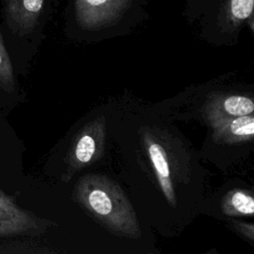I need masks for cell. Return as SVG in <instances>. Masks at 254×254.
Here are the masks:
<instances>
[{"label": "cell", "instance_id": "cell-10", "mask_svg": "<svg viewBox=\"0 0 254 254\" xmlns=\"http://www.w3.org/2000/svg\"><path fill=\"white\" fill-rule=\"evenodd\" d=\"M253 10V0H230V11L236 20L247 19Z\"/></svg>", "mask_w": 254, "mask_h": 254}, {"label": "cell", "instance_id": "cell-9", "mask_svg": "<svg viewBox=\"0 0 254 254\" xmlns=\"http://www.w3.org/2000/svg\"><path fill=\"white\" fill-rule=\"evenodd\" d=\"M222 210L226 215H252L254 199L250 192L242 190L229 191L222 200Z\"/></svg>", "mask_w": 254, "mask_h": 254}, {"label": "cell", "instance_id": "cell-2", "mask_svg": "<svg viewBox=\"0 0 254 254\" xmlns=\"http://www.w3.org/2000/svg\"><path fill=\"white\" fill-rule=\"evenodd\" d=\"M104 123L101 119L90 122L76 138L70 152V165L74 169H81L102 153L104 147Z\"/></svg>", "mask_w": 254, "mask_h": 254}, {"label": "cell", "instance_id": "cell-4", "mask_svg": "<svg viewBox=\"0 0 254 254\" xmlns=\"http://www.w3.org/2000/svg\"><path fill=\"white\" fill-rule=\"evenodd\" d=\"M213 128V137L222 143H238L251 140L254 134L252 114L209 121Z\"/></svg>", "mask_w": 254, "mask_h": 254}, {"label": "cell", "instance_id": "cell-11", "mask_svg": "<svg viewBox=\"0 0 254 254\" xmlns=\"http://www.w3.org/2000/svg\"><path fill=\"white\" fill-rule=\"evenodd\" d=\"M0 79L5 82H10L13 79L10 61L5 51L1 35H0Z\"/></svg>", "mask_w": 254, "mask_h": 254}, {"label": "cell", "instance_id": "cell-5", "mask_svg": "<svg viewBox=\"0 0 254 254\" xmlns=\"http://www.w3.org/2000/svg\"><path fill=\"white\" fill-rule=\"evenodd\" d=\"M254 102L245 95H226L212 98L205 109L209 121L252 114Z\"/></svg>", "mask_w": 254, "mask_h": 254}, {"label": "cell", "instance_id": "cell-8", "mask_svg": "<svg viewBox=\"0 0 254 254\" xmlns=\"http://www.w3.org/2000/svg\"><path fill=\"white\" fill-rule=\"evenodd\" d=\"M36 228L32 217L0 191V235L28 232Z\"/></svg>", "mask_w": 254, "mask_h": 254}, {"label": "cell", "instance_id": "cell-3", "mask_svg": "<svg viewBox=\"0 0 254 254\" xmlns=\"http://www.w3.org/2000/svg\"><path fill=\"white\" fill-rule=\"evenodd\" d=\"M128 0H76L79 21L88 26H98L113 19L126 6Z\"/></svg>", "mask_w": 254, "mask_h": 254}, {"label": "cell", "instance_id": "cell-6", "mask_svg": "<svg viewBox=\"0 0 254 254\" xmlns=\"http://www.w3.org/2000/svg\"><path fill=\"white\" fill-rule=\"evenodd\" d=\"M44 0H3L7 21L11 28L28 31L36 23Z\"/></svg>", "mask_w": 254, "mask_h": 254}, {"label": "cell", "instance_id": "cell-7", "mask_svg": "<svg viewBox=\"0 0 254 254\" xmlns=\"http://www.w3.org/2000/svg\"><path fill=\"white\" fill-rule=\"evenodd\" d=\"M145 145L147 149V154L150 161L152 162L154 171L160 183V187L163 190L168 201L175 205L176 204V194L172 183L171 169L169 165V159L164 147L160 142L154 140L149 135L145 136Z\"/></svg>", "mask_w": 254, "mask_h": 254}, {"label": "cell", "instance_id": "cell-1", "mask_svg": "<svg viewBox=\"0 0 254 254\" xmlns=\"http://www.w3.org/2000/svg\"><path fill=\"white\" fill-rule=\"evenodd\" d=\"M78 201L112 232L136 238L140 227L136 213L114 182L100 176L82 178L76 186Z\"/></svg>", "mask_w": 254, "mask_h": 254}, {"label": "cell", "instance_id": "cell-12", "mask_svg": "<svg viewBox=\"0 0 254 254\" xmlns=\"http://www.w3.org/2000/svg\"><path fill=\"white\" fill-rule=\"evenodd\" d=\"M234 226L240 233H242L248 239H250L251 241L253 240V238H254V227H253L252 224H245V223L234 221Z\"/></svg>", "mask_w": 254, "mask_h": 254}]
</instances>
